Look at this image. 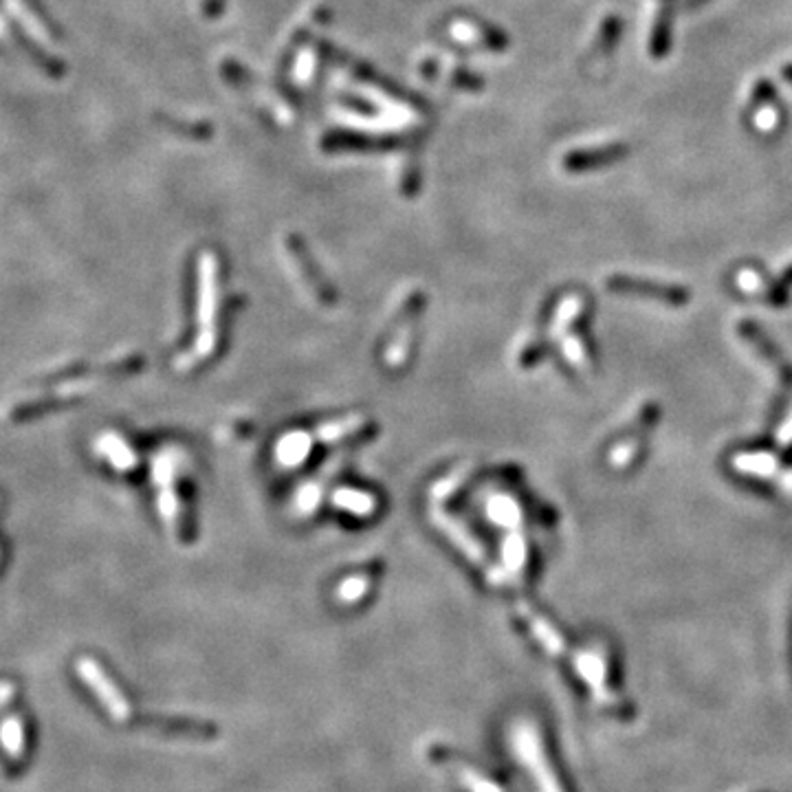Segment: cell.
Listing matches in <instances>:
<instances>
[{
  "instance_id": "obj_6",
  "label": "cell",
  "mask_w": 792,
  "mask_h": 792,
  "mask_svg": "<svg viewBox=\"0 0 792 792\" xmlns=\"http://www.w3.org/2000/svg\"><path fill=\"white\" fill-rule=\"evenodd\" d=\"M524 614H526V621L533 627V634L537 636V641L542 643L550 654H561V649H564V641H561V636L553 630V625H550L548 621L537 619L535 614L526 612V610H524Z\"/></svg>"
},
{
  "instance_id": "obj_4",
  "label": "cell",
  "mask_w": 792,
  "mask_h": 792,
  "mask_svg": "<svg viewBox=\"0 0 792 792\" xmlns=\"http://www.w3.org/2000/svg\"><path fill=\"white\" fill-rule=\"evenodd\" d=\"M577 671L579 676H583V680L588 682L592 687V691L597 693L599 700H610V693H608V685H605V663H603V656L601 654H579L577 658Z\"/></svg>"
},
{
  "instance_id": "obj_5",
  "label": "cell",
  "mask_w": 792,
  "mask_h": 792,
  "mask_svg": "<svg viewBox=\"0 0 792 792\" xmlns=\"http://www.w3.org/2000/svg\"><path fill=\"white\" fill-rule=\"evenodd\" d=\"M308 447H311V440H308V436L291 434L280 443L278 458L282 465H297V462H302L304 456L308 454Z\"/></svg>"
},
{
  "instance_id": "obj_2",
  "label": "cell",
  "mask_w": 792,
  "mask_h": 792,
  "mask_svg": "<svg viewBox=\"0 0 792 792\" xmlns=\"http://www.w3.org/2000/svg\"><path fill=\"white\" fill-rule=\"evenodd\" d=\"M198 317H201V335H198L194 352L198 357L207 355L214 346V311H216V280H214V260L207 256L201 262V286H198ZM192 352V355H194Z\"/></svg>"
},
{
  "instance_id": "obj_13",
  "label": "cell",
  "mask_w": 792,
  "mask_h": 792,
  "mask_svg": "<svg viewBox=\"0 0 792 792\" xmlns=\"http://www.w3.org/2000/svg\"><path fill=\"white\" fill-rule=\"evenodd\" d=\"M366 590H368V579H363V577L348 579L346 583H341L337 597H339V601L352 603V601H357Z\"/></svg>"
},
{
  "instance_id": "obj_17",
  "label": "cell",
  "mask_w": 792,
  "mask_h": 792,
  "mask_svg": "<svg viewBox=\"0 0 792 792\" xmlns=\"http://www.w3.org/2000/svg\"><path fill=\"white\" fill-rule=\"evenodd\" d=\"M784 77L792 84V64H786V66H784Z\"/></svg>"
},
{
  "instance_id": "obj_15",
  "label": "cell",
  "mask_w": 792,
  "mask_h": 792,
  "mask_svg": "<svg viewBox=\"0 0 792 792\" xmlns=\"http://www.w3.org/2000/svg\"><path fill=\"white\" fill-rule=\"evenodd\" d=\"M566 357L572 363H581L583 361V346L579 344V341H575V339L566 341Z\"/></svg>"
},
{
  "instance_id": "obj_7",
  "label": "cell",
  "mask_w": 792,
  "mask_h": 792,
  "mask_svg": "<svg viewBox=\"0 0 792 792\" xmlns=\"http://www.w3.org/2000/svg\"><path fill=\"white\" fill-rule=\"evenodd\" d=\"M735 467L746 473H757V476H770L777 471V458L770 454H744L735 456Z\"/></svg>"
},
{
  "instance_id": "obj_16",
  "label": "cell",
  "mask_w": 792,
  "mask_h": 792,
  "mask_svg": "<svg viewBox=\"0 0 792 792\" xmlns=\"http://www.w3.org/2000/svg\"><path fill=\"white\" fill-rule=\"evenodd\" d=\"M632 454H634V445H630V447H627V451H625V456H627V460H630V458H632ZM621 456H623V449L619 447V449H616V451H614V454H612V462H614L616 458H621Z\"/></svg>"
},
{
  "instance_id": "obj_1",
  "label": "cell",
  "mask_w": 792,
  "mask_h": 792,
  "mask_svg": "<svg viewBox=\"0 0 792 792\" xmlns=\"http://www.w3.org/2000/svg\"><path fill=\"white\" fill-rule=\"evenodd\" d=\"M513 746H515V753L520 757V762L533 770L535 781L539 786V792H561L559 788V781L555 777L553 770H550L544 751H542V742H539V735L533 729L531 724H517L515 731H513Z\"/></svg>"
},
{
  "instance_id": "obj_12",
  "label": "cell",
  "mask_w": 792,
  "mask_h": 792,
  "mask_svg": "<svg viewBox=\"0 0 792 792\" xmlns=\"http://www.w3.org/2000/svg\"><path fill=\"white\" fill-rule=\"evenodd\" d=\"M335 502L339 506H344L348 511H355V513H370L374 500L368 498V495H363L359 491H339L335 495Z\"/></svg>"
},
{
  "instance_id": "obj_3",
  "label": "cell",
  "mask_w": 792,
  "mask_h": 792,
  "mask_svg": "<svg viewBox=\"0 0 792 792\" xmlns=\"http://www.w3.org/2000/svg\"><path fill=\"white\" fill-rule=\"evenodd\" d=\"M95 451L104 460H108L117 471H128L137 465L135 451L130 449L126 440H121L117 434L108 432L95 440Z\"/></svg>"
},
{
  "instance_id": "obj_14",
  "label": "cell",
  "mask_w": 792,
  "mask_h": 792,
  "mask_svg": "<svg viewBox=\"0 0 792 792\" xmlns=\"http://www.w3.org/2000/svg\"><path fill=\"white\" fill-rule=\"evenodd\" d=\"M511 548H506L504 550V559H506V566L509 568H513V570H517L522 566V559H524V546H522V539L520 537H511L509 542Z\"/></svg>"
},
{
  "instance_id": "obj_10",
  "label": "cell",
  "mask_w": 792,
  "mask_h": 792,
  "mask_svg": "<svg viewBox=\"0 0 792 792\" xmlns=\"http://www.w3.org/2000/svg\"><path fill=\"white\" fill-rule=\"evenodd\" d=\"M669 47H671V18L667 14H660L652 29V55L654 58H665Z\"/></svg>"
},
{
  "instance_id": "obj_9",
  "label": "cell",
  "mask_w": 792,
  "mask_h": 792,
  "mask_svg": "<svg viewBox=\"0 0 792 792\" xmlns=\"http://www.w3.org/2000/svg\"><path fill=\"white\" fill-rule=\"evenodd\" d=\"M489 515L502 526H515L520 522V511H517L515 502L511 498H504V495H498V498L489 502Z\"/></svg>"
},
{
  "instance_id": "obj_11",
  "label": "cell",
  "mask_w": 792,
  "mask_h": 792,
  "mask_svg": "<svg viewBox=\"0 0 792 792\" xmlns=\"http://www.w3.org/2000/svg\"><path fill=\"white\" fill-rule=\"evenodd\" d=\"M458 779H460V784L465 786L469 792H502V788L498 784H493V781L484 779L482 775H478L476 770H471V768H460L458 770Z\"/></svg>"
},
{
  "instance_id": "obj_8",
  "label": "cell",
  "mask_w": 792,
  "mask_h": 792,
  "mask_svg": "<svg viewBox=\"0 0 792 792\" xmlns=\"http://www.w3.org/2000/svg\"><path fill=\"white\" fill-rule=\"evenodd\" d=\"M627 150L623 146L605 148V150H594V152H583L577 154L575 159H570V168H592V165H603L621 159Z\"/></svg>"
}]
</instances>
